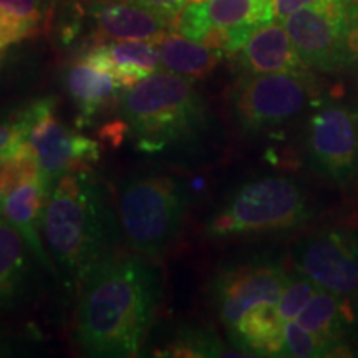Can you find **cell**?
<instances>
[{
  "instance_id": "d4e9b609",
  "label": "cell",
  "mask_w": 358,
  "mask_h": 358,
  "mask_svg": "<svg viewBox=\"0 0 358 358\" xmlns=\"http://www.w3.org/2000/svg\"><path fill=\"white\" fill-rule=\"evenodd\" d=\"M319 289L320 287L315 282L303 274H301V277H295V279H289L284 292L280 295L279 303H277V310H279L282 320L289 322L297 319L302 308L307 306V302Z\"/></svg>"
},
{
  "instance_id": "83f0119b",
  "label": "cell",
  "mask_w": 358,
  "mask_h": 358,
  "mask_svg": "<svg viewBox=\"0 0 358 358\" xmlns=\"http://www.w3.org/2000/svg\"><path fill=\"white\" fill-rule=\"evenodd\" d=\"M131 2L148 8V10L156 12L169 22H174L189 3L198 2V0H131Z\"/></svg>"
},
{
  "instance_id": "9c48e42d",
  "label": "cell",
  "mask_w": 358,
  "mask_h": 358,
  "mask_svg": "<svg viewBox=\"0 0 358 358\" xmlns=\"http://www.w3.org/2000/svg\"><path fill=\"white\" fill-rule=\"evenodd\" d=\"M355 0H317L294 12L284 27L307 69H345V45Z\"/></svg>"
},
{
  "instance_id": "9a60e30c",
  "label": "cell",
  "mask_w": 358,
  "mask_h": 358,
  "mask_svg": "<svg viewBox=\"0 0 358 358\" xmlns=\"http://www.w3.org/2000/svg\"><path fill=\"white\" fill-rule=\"evenodd\" d=\"M88 10L95 22L98 42L150 40L156 43L173 29V22L133 2H93Z\"/></svg>"
},
{
  "instance_id": "2e32d148",
  "label": "cell",
  "mask_w": 358,
  "mask_h": 358,
  "mask_svg": "<svg viewBox=\"0 0 358 358\" xmlns=\"http://www.w3.org/2000/svg\"><path fill=\"white\" fill-rule=\"evenodd\" d=\"M65 88L78 108L80 128L120 108L124 92L113 75L85 60L66 69Z\"/></svg>"
},
{
  "instance_id": "f546056e",
  "label": "cell",
  "mask_w": 358,
  "mask_h": 358,
  "mask_svg": "<svg viewBox=\"0 0 358 358\" xmlns=\"http://www.w3.org/2000/svg\"><path fill=\"white\" fill-rule=\"evenodd\" d=\"M345 69L358 71V0L353 3L350 25H348L345 45Z\"/></svg>"
},
{
  "instance_id": "5b68a950",
  "label": "cell",
  "mask_w": 358,
  "mask_h": 358,
  "mask_svg": "<svg viewBox=\"0 0 358 358\" xmlns=\"http://www.w3.org/2000/svg\"><path fill=\"white\" fill-rule=\"evenodd\" d=\"M308 217L302 187L285 176H266L245 182L209 219V237H234L290 231Z\"/></svg>"
},
{
  "instance_id": "8fae6325",
  "label": "cell",
  "mask_w": 358,
  "mask_h": 358,
  "mask_svg": "<svg viewBox=\"0 0 358 358\" xmlns=\"http://www.w3.org/2000/svg\"><path fill=\"white\" fill-rule=\"evenodd\" d=\"M307 155L329 181H352L358 173V111L347 105L317 110L308 120Z\"/></svg>"
},
{
  "instance_id": "484cf974",
  "label": "cell",
  "mask_w": 358,
  "mask_h": 358,
  "mask_svg": "<svg viewBox=\"0 0 358 358\" xmlns=\"http://www.w3.org/2000/svg\"><path fill=\"white\" fill-rule=\"evenodd\" d=\"M0 7L32 22L42 32V30H48V25L53 19L55 0H0Z\"/></svg>"
},
{
  "instance_id": "d6a6232c",
  "label": "cell",
  "mask_w": 358,
  "mask_h": 358,
  "mask_svg": "<svg viewBox=\"0 0 358 358\" xmlns=\"http://www.w3.org/2000/svg\"><path fill=\"white\" fill-rule=\"evenodd\" d=\"M83 2H90V3H93V2H110V0H83Z\"/></svg>"
},
{
  "instance_id": "ac0fdd59",
  "label": "cell",
  "mask_w": 358,
  "mask_h": 358,
  "mask_svg": "<svg viewBox=\"0 0 358 358\" xmlns=\"http://www.w3.org/2000/svg\"><path fill=\"white\" fill-rule=\"evenodd\" d=\"M156 45L163 69L191 80L208 77L224 57L222 50L206 47L181 34H164Z\"/></svg>"
},
{
  "instance_id": "4fadbf2b",
  "label": "cell",
  "mask_w": 358,
  "mask_h": 358,
  "mask_svg": "<svg viewBox=\"0 0 358 358\" xmlns=\"http://www.w3.org/2000/svg\"><path fill=\"white\" fill-rule=\"evenodd\" d=\"M236 64L244 75L280 73L306 70L284 22L271 20L250 34L236 53Z\"/></svg>"
},
{
  "instance_id": "d590c367",
  "label": "cell",
  "mask_w": 358,
  "mask_h": 358,
  "mask_svg": "<svg viewBox=\"0 0 358 358\" xmlns=\"http://www.w3.org/2000/svg\"><path fill=\"white\" fill-rule=\"evenodd\" d=\"M199 2H203V0H199Z\"/></svg>"
},
{
  "instance_id": "277c9868",
  "label": "cell",
  "mask_w": 358,
  "mask_h": 358,
  "mask_svg": "<svg viewBox=\"0 0 358 358\" xmlns=\"http://www.w3.org/2000/svg\"><path fill=\"white\" fill-rule=\"evenodd\" d=\"M186 214V192L169 176H138L123 182L118 219L133 252L156 257L178 239Z\"/></svg>"
},
{
  "instance_id": "7402d4cb",
  "label": "cell",
  "mask_w": 358,
  "mask_h": 358,
  "mask_svg": "<svg viewBox=\"0 0 358 358\" xmlns=\"http://www.w3.org/2000/svg\"><path fill=\"white\" fill-rule=\"evenodd\" d=\"M40 174L37 153L29 141L0 155V198Z\"/></svg>"
},
{
  "instance_id": "44dd1931",
  "label": "cell",
  "mask_w": 358,
  "mask_h": 358,
  "mask_svg": "<svg viewBox=\"0 0 358 358\" xmlns=\"http://www.w3.org/2000/svg\"><path fill=\"white\" fill-rule=\"evenodd\" d=\"M25 239L8 222L0 221V306L22 297L29 285L30 266Z\"/></svg>"
},
{
  "instance_id": "52a82bcc",
  "label": "cell",
  "mask_w": 358,
  "mask_h": 358,
  "mask_svg": "<svg viewBox=\"0 0 358 358\" xmlns=\"http://www.w3.org/2000/svg\"><path fill=\"white\" fill-rule=\"evenodd\" d=\"M55 111V98H40L13 116L37 153L40 174L52 185L66 173L92 171L101 158L98 143L66 128Z\"/></svg>"
},
{
  "instance_id": "e0dca14e",
  "label": "cell",
  "mask_w": 358,
  "mask_h": 358,
  "mask_svg": "<svg viewBox=\"0 0 358 358\" xmlns=\"http://www.w3.org/2000/svg\"><path fill=\"white\" fill-rule=\"evenodd\" d=\"M80 60L106 70L122 87L131 88L148 75L163 69L158 45L150 40H123V42H96Z\"/></svg>"
},
{
  "instance_id": "836d02e7",
  "label": "cell",
  "mask_w": 358,
  "mask_h": 358,
  "mask_svg": "<svg viewBox=\"0 0 358 358\" xmlns=\"http://www.w3.org/2000/svg\"><path fill=\"white\" fill-rule=\"evenodd\" d=\"M3 57H6V55H3V50H0V65H2V60H3Z\"/></svg>"
},
{
  "instance_id": "7a4b0ae2",
  "label": "cell",
  "mask_w": 358,
  "mask_h": 358,
  "mask_svg": "<svg viewBox=\"0 0 358 358\" xmlns=\"http://www.w3.org/2000/svg\"><path fill=\"white\" fill-rule=\"evenodd\" d=\"M42 231L69 287H80L93 266L115 254L123 234L118 214L92 171L66 173L57 179Z\"/></svg>"
},
{
  "instance_id": "3957f363",
  "label": "cell",
  "mask_w": 358,
  "mask_h": 358,
  "mask_svg": "<svg viewBox=\"0 0 358 358\" xmlns=\"http://www.w3.org/2000/svg\"><path fill=\"white\" fill-rule=\"evenodd\" d=\"M120 111L128 134L143 153H161L198 138L208 111L191 78L155 71L123 92Z\"/></svg>"
},
{
  "instance_id": "f1b7e54d",
  "label": "cell",
  "mask_w": 358,
  "mask_h": 358,
  "mask_svg": "<svg viewBox=\"0 0 358 358\" xmlns=\"http://www.w3.org/2000/svg\"><path fill=\"white\" fill-rule=\"evenodd\" d=\"M22 141H25L24 129H22L20 123L15 118L10 120H0V155L7 153L12 148L20 145Z\"/></svg>"
},
{
  "instance_id": "5bb4252c",
  "label": "cell",
  "mask_w": 358,
  "mask_h": 358,
  "mask_svg": "<svg viewBox=\"0 0 358 358\" xmlns=\"http://www.w3.org/2000/svg\"><path fill=\"white\" fill-rule=\"evenodd\" d=\"M53 185L42 174L35 176L30 181L15 187L12 192L2 198V214L7 222L12 224L20 236L24 237L27 245L35 254V259L42 264L45 268L55 274L52 257L43 249L42 239H40V229L43 226V214L47 209L48 199Z\"/></svg>"
},
{
  "instance_id": "1f68e13d",
  "label": "cell",
  "mask_w": 358,
  "mask_h": 358,
  "mask_svg": "<svg viewBox=\"0 0 358 358\" xmlns=\"http://www.w3.org/2000/svg\"><path fill=\"white\" fill-rule=\"evenodd\" d=\"M7 353H8V347L6 345V343H3V340L0 338V357L7 355Z\"/></svg>"
},
{
  "instance_id": "e575fe53",
  "label": "cell",
  "mask_w": 358,
  "mask_h": 358,
  "mask_svg": "<svg viewBox=\"0 0 358 358\" xmlns=\"http://www.w3.org/2000/svg\"><path fill=\"white\" fill-rule=\"evenodd\" d=\"M0 214H2V198H0Z\"/></svg>"
},
{
  "instance_id": "cb8c5ba5",
  "label": "cell",
  "mask_w": 358,
  "mask_h": 358,
  "mask_svg": "<svg viewBox=\"0 0 358 358\" xmlns=\"http://www.w3.org/2000/svg\"><path fill=\"white\" fill-rule=\"evenodd\" d=\"M334 348L324 340L307 332L295 320L285 322L284 325V345H282L279 357L294 358H310L332 355Z\"/></svg>"
},
{
  "instance_id": "30bf717a",
  "label": "cell",
  "mask_w": 358,
  "mask_h": 358,
  "mask_svg": "<svg viewBox=\"0 0 358 358\" xmlns=\"http://www.w3.org/2000/svg\"><path fill=\"white\" fill-rule=\"evenodd\" d=\"M292 259L301 274L347 301L358 299V236L343 229L310 234L294 245Z\"/></svg>"
},
{
  "instance_id": "4dcf8cb0",
  "label": "cell",
  "mask_w": 358,
  "mask_h": 358,
  "mask_svg": "<svg viewBox=\"0 0 358 358\" xmlns=\"http://www.w3.org/2000/svg\"><path fill=\"white\" fill-rule=\"evenodd\" d=\"M317 0H272V12H274V20L284 22L294 12L310 6Z\"/></svg>"
},
{
  "instance_id": "8992f818",
  "label": "cell",
  "mask_w": 358,
  "mask_h": 358,
  "mask_svg": "<svg viewBox=\"0 0 358 358\" xmlns=\"http://www.w3.org/2000/svg\"><path fill=\"white\" fill-rule=\"evenodd\" d=\"M319 90V82L308 69L244 75L232 92V113L245 133L267 131L302 115Z\"/></svg>"
},
{
  "instance_id": "6da1fadb",
  "label": "cell",
  "mask_w": 358,
  "mask_h": 358,
  "mask_svg": "<svg viewBox=\"0 0 358 358\" xmlns=\"http://www.w3.org/2000/svg\"><path fill=\"white\" fill-rule=\"evenodd\" d=\"M75 320L78 345L90 357H138L161 297L159 271L143 254L105 257L80 284Z\"/></svg>"
},
{
  "instance_id": "603a6c76",
  "label": "cell",
  "mask_w": 358,
  "mask_h": 358,
  "mask_svg": "<svg viewBox=\"0 0 358 358\" xmlns=\"http://www.w3.org/2000/svg\"><path fill=\"white\" fill-rule=\"evenodd\" d=\"M163 357H249L245 353L227 352L221 343L208 334L192 330V332L181 334L164 348Z\"/></svg>"
},
{
  "instance_id": "ffe728a7",
  "label": "cell",
  "mask_w": 358,
  "mask_h": 358,
  "mask_svg": "<svg viewBox=\"0 0 358 358\" xmlns=\"http://www.w3.org/2000/svg\"><path fill=\"white\" fill-rule=\"evenodd\" d=\"M284 325L275 303H261L245 313L231 335L244 350L279 357L284 345Z\"/></svg>"
},
{
  "instance_id": "d6986e66",
  "label": "cell",
  "mask_w": 358,
  "mask_h": 358,
  "mask_svg": "<svg viewBox=\"0 0 358 358\" xmlns=\"http://www.w3.org/2000/svg\"><path fill=\"white\" fill-rule=\"evenodd\" d=\"M352 319L353 310L350 301L338 297L329 290L319 289L302 308L295 322L335 350V345L342 338L347 327L352 324Z\"/></svg>"
},
{
  "instance_id": "ba28073f",
  "label": "cell",
  "mask_w": 358,
  "mask_h": 358,
  "mask_svg": "<svg viewBox=\"0 0 358 358\" xmlns=\"http://www.w3.org/2000/svg\"><path fill=\"white\" fill-rule=\"evenodd\" d=\"M274 20L272 0H203L176 17L173 29L224 53H234L259 27Z\"/></svg>"
},
{
  "instance_id": "7c38bea8",
  "label": "cell",
  "mask_w": 358,
  "mask_h": 358,
  "mask_svg": "<svg viewBox=\"0 0 358 358\" xmlns=\"http://www.w3.org/2000/svg\"><path fill=\"white\" fill-rule=\"evenodd\" d=\"M290 277L280 266L252 262L222 272L214 284V297L224 327L229 332L250 308L261 303H279Z\"/></svg>"
},
{
  "instance_id": "4316f807",
  "label": "cell",
  "mask_w": 358,
  "mask_h": 358,
  "mask_svg": "<svg viewBox=\"0 0 358 358\" xmlns=\"http://www.w3.org/2000/svg\"><path fill=\"white\" fill-rule=\"evenodd\" d=\"M38 32L40 29L32 22L0 7V50H6L7 47L20 43L22 40L34 37Z\"/></svg>"
}]
</instances>
